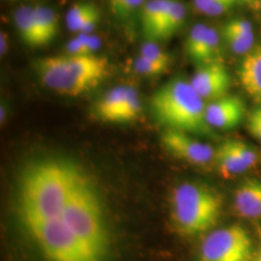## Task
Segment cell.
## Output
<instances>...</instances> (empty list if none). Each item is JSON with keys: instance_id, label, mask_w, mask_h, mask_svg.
<instances>
[{"instance_id": "cell-33", "label": "cell", "mask_w": 261, "mask_h": 261, "mask_svg": "<svg viewBox=\"0 0 261 261\" xmlns=\"http://www.w3.org/2000/svg\"><path fill=\"white\" fill-rule=\"evenodd\" d=\"M260 3H261V1H260Z\"/></svg>"}, {"instance_id": "cell-5", "label": "cell", "mask_w": 261, "mask_h": 261, "mask_svg": "<svg viewBox=\"0 0 261 261\" xmlns=\"http://www.w3.org/2000/svg\"><path fill=\"white\" fill-rule=\"evenodd\" d=\"M253 243L249 231L240 224L211 230L201 243L200 261H251Z\"/></svg>"}, {"instance_id": "cell-18", "label": "cell", "mask_w": 261, "mask_h": 261, "mask_svg": "<svg viewBox=\"0 0 261 261\" xmlns=\"http://www.w3.org/2000/svg\"><path fill=\"white\" fill-rule=\"evenodd\" d=\"M141 112V102L140 94L134 87L127 86V92L121 110L116 116L115 123H127L134 121L140 116Z\"/></svg>"}, {"instance_id": "cell-26", "label": "cell", "mask_w": 261, "mask_h": 261, "mask_svg": "<svg viewBox=\"0 0 261 261\" xmlns=\"http://www.w3.org/2000/svg\"><path fill=\"white\" fill-rule=\"evenodd\" d=\"M223 29L237 32V33H243V34H253L252 24L246 19H230L224 24Z\"/></svg>"}, {"instance_id": "cell-10", "label": "cell", "mask_w": 261, "mask_h": 261, "mask_svg": "<svg viewBox=\"0 0 261 261\" xmlns=\"http://www.w3.org/2000/svg\"><path fill=\"white\" fill-rule=\"evenodd\" d=\"M233 207L243 219L261 220V180L250 178L234 191Z\"/></svg>"}, {"instance_id": "cell-9", "label": "cell", "mask_w": 261, "mask_h": 261, "mask_svg": "<svg viewBox=\"0 0 261 261\" xmlns=\"http://www.w3.org/2000/svg\"><path fill=\"white\" fill-rule=\"evenodd\" d=\"M246 115L242 98L228 94L206 105V119L214 130H228L237 128Z\"/></svg>"}, {"instance_id": "cell-30", "label": "cell", "mask_w": 261, "mask_h": 261, "mask_svg": "<svg viewBox=\"0 0 261 261\" xmlns=\"http://www.w3.org/2000/svg\"><path fill=\"white\" fill-rule=\"evenodd\" d=\"M251 261H261V244L260 246L253 252Z\"/></svg>"}, {"instance_id": "cell-31", "label": "cell", "mask_w": 261, "mask_h": 261, "mask_svg": "<svg viewBox=\"0 0 261 261\" xmlns=\"http://www.w3.org/2000/svg\"><path fill=\"white\" fill-rule=\"evenodd\" d=\"M254 1H256V0H239V2L241 3V2H247V3H251V2H254Z\"/></svg>"}, {"instance_id": "cell-14", "label": "cell", "mask_w": 261, "mask_h": 261, "mask_svg": "<svg viewBox=\"0 0 261 261\" xmlns=\"http://www.w3.org/2000/svg\"><path fill=\"white\" fill-rule=\"evenodd\" d=\"M14 20L21 40L30 47H41L43 45L34 7L21 6L15 11Z\"/></svg>"}, {"instance_id": "cell-19", "label": "cell", "mask_w": 261, "mask_h": 261, "mask_svg": "<svg viewBox=\"0 0 261 261\" xmlns=\"http://www.w3.org/2000/svg\"><path fill=\"white\" fill-rule=\"evenodd\" d=\"M97 8L98 7L94 3L87 1L74 4L68 10L66 15V22L69 30L79 33L85 19Z\"/></svg>"}, {"instance_id": "cell-22", "label": "cell", "mask_w": 261, "mask_h": 261, "mask_svg": "<svg viewBox=\"0 0 261 261\" xmlns=\"http://www.w3.org/2000/svg\"><path fill=\"white\" fill-rule=\"evenodd\" d=\"M223 36L227 46L236 55H246L254 47V33L243 34L223 29Z\"/></svg>"}, {"instance_id": "cell-15", "label": "cell", "mask_w": 261, "mask_h": 261, "mask_svg": "<svg viewBox=\"0 0 261 261\" xmlns=\"http://www.w3.org/2000/svg\"><path fill=\"white\" fill-rule=\"evenodd\" d=\"M127 92V86H117L109 92L96 103L94 113L101 121L115 123L116 116L121 110Z\"/></svg>"}, {"instance_id": "cell-21", "label": "cell", "mask_w": 261, "mask_h": 261, "mask_svg": "<svg viewBox=\"0 0 261 261\" xmlns=\"http://www.w3.org/2000/svg\"><path fill=\"white\" fill-rule=\"evenodd\" d=\"M144 3L145 0H109V7L116 19L127 21L141 11Z\"/></svg>"}, {"instance_id": "cell-3", "label": "cell", "mask_w": 261, "mask_h": 261, "mask_svg": "<svg viewBox=\"0 0 261 261\" xmlns=\"http://www.w3.org/2000/svg\"><path fill=\"white\" fill-rule=\"evenodd\" d=\"M44 86L56 93L76 97L98 86L110 74L105 56L64 55L42 57L34 63Z\"/></svg>"}, {"instance_id": "cell-25", "label": "cell", "mask_w": 261, "mask_h": 261, "mask_svg": "<svg viewBox=\"0 0 261 261\" xmlns=\"http://www.w3.org/2000/svg\"><path fill=\"white\" fill-rule=\"evenodd\" d=\"M247 128L254 139L261 141V105L248 114Z\"/></svg>"}, {"instance_id": "cell-1", "label": "cell", "mask_w": 261, "mask_h": 261, "mask_svg": "<svg viewBox=\"0 0 261 261\" xmlns=\"http://www.w3.org/2000/svg\"><path fill=\"white\" fill-rule=\"evenodd\" d=\"M14 212L45 261H110L112 233L102 196L73 161L35 159L19 172Z\"/></svg>"}, {"instance_id": "cell-17", "label": "cell", "mask_w": 261, "mask_h": 261, "mask_svg": "<svg viewBox=\"0 0 261 261\" xmlns=\"http://www.w3.org/2000/svg\"><path fill=\"white\" fill-rule=\"evenodd\" d=\"M187 19L185 4L179 0H172L168 9V15L160 33V40H166L173 36L183 28Z\"/></svg>"}, {"instance_id": "cell-27", "label": "cell", "mask_w": 261, "mask_h": 261, "mask_svg": "<svg viewBox=\"0 0 261 261\" xmlns=\"http://www.w3.org/2000/svg\"><path fill=\"white\" fill-rule=\"evenodd\" d=\"M100 19H101V13L99 8H97L88 16L87 19H85L79 34H91L95 30L96 27L98 25Z\"/></svg>"}, {"instance_id": "cell-13", "label": "cell", "mask_w": 261, "mask_h": 261, "mask_svg": "<svg viewBox=\"0 0 261 261\" xmlns=\"http://www.w3.org/2000/svg\"><path fill=\"white\" fill-rule=\"evenodd\" d=\"M215 166L224 178L234 177L249 170L235 149L233 140H224L216 148Z\"/></svg>"}, {"instance_id": "cell-29", "label": "cell", "mask_w": 261, "mask_h": 261, "mask_svg": "<svg viewBox=\"0 0 261 261\" xmlns=\"http://www.w3.org/2000/svg\"><path fill=\"white\" fill-rule=\"evenodd\" d=\"M6 117H7V111H6V107L2 103L1 107H0V121L1 123L6 120Z\"/></svg>"}, {"instance_id": "cell-12", "label": "cell", "mask_w": 261, "mask_h": 261, "mask_svg": "<svg viewBox=\"0 0 261 261\" xmlns=\"http://www.w3.org/2000/svg\"><path fill=\"white\" fill-rule=\"evenodd\" d=\"M171 1L172 0H148L144 3L140 11V21L143 34L148 41H159Z\"/></svg>"}, {"instance_id": "cell-2", "label": "cell", "mask_w": 261, "mask_h": 261, "mask_svg": "<svg viewBox=\"0 0 261 261\" xmlns=\"http://www.w3.org/2000/svg\"><path fill=\"white\" fill-rule=\"evenodd\" d=\"M150 107L155 119L166 129L216 137L206 119L205 101L184 77H173L162 85L151 97Z\"/></svg>"}, {"instance_id": "cell-4", "label": "cell", "mask_w": 261, "mask_h": 261, "mask_svg": "<svg viewBox=\"0 0 261 261\" xmlns=\"http://www.w3.org/2000/svg\"><path fill=\"white\" fill-rule=\"evenodd\" d=\"M224 207L222 195L205 183L184 182L171 194L170 214L176 230L184 236L210 232Z\"/></svg>"}, {"instance_id": "cell-11", "label": "cell", "mask_w": 261, "mask_h": 261, "mask_svg": "<svg viewBox=\"0 0 261 261\" xmlns=\"http://www.w3.org/2000/svg\"><path fill=\"white\" fill-rule=\"evenodd\" d=\"M238 75L246 93L257 105H261V44L245 55Z\"/></svg>"}, {"instance_id": "cell-20", "label": "cell", "mask_w": 261, "mask_h": 261, "mask_svg": "<svg viewBox=\"0 0 261 261\" xmlns=\"http://www.w3.org/2000/svg\"><path fill=\"white\" fill-rule=\"evenodd\" d=\"M238 3L239 0H193L196 11L209 17L223 16Z\"/></svg>"}, {"instance_id": "cell-32", "label": "cell", "mask_w": 261, "mask_h": 261, "mask_svg": "<svg viewBox=\"0 0 261 261\" xmlns=\"http://www.w3.org/2000/svg\"><path fill=\"white\" fill-rule=\"evenodd\" d=\"M10 1H16V0H10Z\"/></svg>"}, {"instance_id": "cell-23", "label": "cell", "mask_w": 261, "mask_h": 261, "mask_svg": "<svg viewBox=\"0 0 261 261\" xmlns=\"http://www.w3.org/2000/svg\"><path fill=\"white\" fill-rule=\"evenodd\" d=\"M134 67L140 75H148V76H157L162 75L168 71L169 66L166 64L158 63L155 61H151L149 59L143 58L141 56L136 59Z\"/></svg>"}, {"instance_id": "cell-7", "label": "cell", "mask_w": 261, "mask_h": 261, "mask_svg": "<svg viewBox=\"0 0 261 261\" xmlns=\"http://www.w3.org/2000/svg\"><path fill=\"white\" fill-rule=\"evenodd\" d=\"M196 93L205 102H213L229 94L232 80L223 61L197 66L190 80Z\"/></svg>"}, {"instance_id": "cell-24", "label": "cell", "mask_w": 261, "mask_h": 261, "mask_svg": "<svg viewBox=\"0 0 261 261\" xmlns=\"http://www.w3.org/2000/svg\"><path fill=\"white\" fill-rule=\"evenodd\" d=\"M140 56L149 59L151 61L170 66V57L168 53L151 41L140 47Z\"/></svg>"}, {"instance_id": "cell-28", "label": "cell", "mask_w": 261, "mask_h": 261, "mask_svg": "<svg viewBox=\"0 0 261 261\" xmlns=\"http://www.w3.org/2000/svg\"><path fill=\"white\" fill-rule=\"evenodd\" d=\"M8 43L9 39L6 32H1L0 33V54L1 56H5L7 50H8Z\"/></svg>"}, {"instance_id": "cell-8", "label": "cell", "mask_w": 261, "mask_h": 261, "mask_svg": "<svg viewBox=\"0 0 261 261\" xmlns=\"http://www.w3.org/2000/svg\"><path fill=\"white\" fill-rule=\"evenodd\" d=\"M188 57L196 65L222 60V41L219 32L206 23H196L185 41Z\"/></svg>"}, {"instance_id": "cell-16", "label": "cell", "mask_w": 261, "mask_h": 261, "mask_svg": "<svg viewBox=\"0 0 261 261\" xmlns=\"http://www.w3.org/2000/svg\"><path fill=\"white\" fill-rule=\"evenodd\" d=\"M34 13L43 41V45H47L56 38L58 33V16L55 10L47 6H35Z\"/></svg>"}, {"instance_id": "cell-6", "label": "cell", "mask_w": 261, "mask_h": 261, "mask_svg": "<svg viewBox=\"0 0 261 261\" xmlns=\"http://www.w3.org/2000/svg\"><path fill=\"white\" fill-rule=\"evenodd\" d=\"M161 143L170 155L193 166L207 168L215 165L216 148L198 140L193 134L165 129L161 135Z\"/></svg>"}]
</instances>
